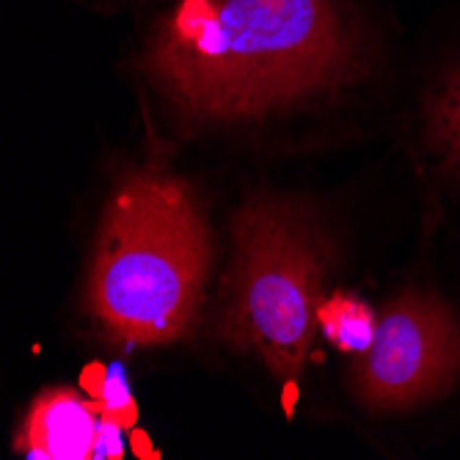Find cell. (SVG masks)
<instances>
[{
    "label": "cell",
    "instance_id": "cell-1",
    "mask_svg": "<svg viewBox=\"0 0 460 460\" xmlns=\"http://www.w3.org/2000/svg\"><path fill=\"white\" fill-rule=\"evenodd\" d=\"M141 67L190 119H245L331 91L359 72L336 0H179Z\"/></svg>",
    "mask_w": 460,
    "mask_h": 460
},
{
    "label": "cell",
    "instance_id": "cell-2",
    "mask_svg": "<svg viewBox=\"0 0 460 460\" xmlns=\"http://www.w3.org/2000/svg\"><path fill=\"white\" fill-rule=\"evenodd\" d=\"M213 243L182 179L133 174L108 202L85 306L119 345H168L202 306Z\"/></svg>",
    "mask_w": 460,
    "mask_h": 460
},
{
    "label": "cell",
    "instance_id": "cell-3",
    "mask_svg": "<svg viewBox=\"0 0 460 460\" xmlns=\"http://www.w3.org/2000/svg\"><path fill=\"white\" fill-rule=\"evenodd\" d=\"M231 231L218 331L231 347L259 353L276 378H298L320 328L328 243L304 213L265 199L245 204Z\"/></svg>",
    "mask_w": 460,
    "mask_h": 460
},
{
    "label": "cell",
    "instance_id": "cell-4",
    "mask_svg": "<svg viewBox=\"0 0 460 460\" xmlns=\"http://www.w3.org/2000/svg\"><path fill=\"white\" fill-rule=\"evenodd\" d=\"M460 375V322L427 293H405L378 317V331L356 367L367 408L400 411L436 397Z\"/></svg>",
    "mask_w": 460,
    "mask_h": 460
},
{
    "label": "cell",
    "instance_id": "cell-5",
    "mask_svg": "<svg viewBox=\"0 0 460 460\" xmlns=\"http://www.w3.org/2000/svg\"><path fill=\"white\" fill-rule=\"evenodd\" d=\"M97 400H83L75 388H50L39 394L25 413L14 450L25 458L88 460L99 430Z\"/></svg>",
    "mask_w": 460,
    "mask_h": 460
},
{
    "label": "cell",
    "instance_id": "cell-6",
    "mask_svg": "<svg viewBox=\"0 0 460 460\" xmlns=\"http://www.w3.org/2000/svg\"><path fill=\"white\" fill-rule=\"evenodd\" d=\"M425 135L444 171L460 179V67H455L427 97Z\"/></svg>",
    "mask_w": 460,
    "mask_h": 460
},
{
    "label": "cell",
    "instance_id": "cell-7",
    "mask_svg": "<svg viewBox=\"0 0 460 460\" xmlns=\"http://www.w3.org/2000/svg\"><path fill=\"white\" fill-rule=\"evenodd\" d=\"M317 322H320V331L339 350H353V353H364L372 345L378 331L375 311L356 295H345V293H334L328 301L325 298L320 301Z\"/></svg>",
    "mask_w": 460,
    "mask_h": 460
},
{
    "label": "cell",
    "instance_id": "cell-8",
    "mask_svg": "<svg viewBox=\"0 0 460 460\" xmlns=\"http://www.w3.org/2000/svg\"><path fill=\"white\" fill-rule=\"evenodd\" d=\"M130 386L124 381V370L119 364H113L108 370V381L102 386V391L97 394V405H99V416L116 422L119 427L130 430L138 419V408H135V400L133 394L127 391Z\"/></svg>",
    "mask_w": 460,
    "mask_h": 460
},
{
    "label": "cell",
    "instance_id": "cell-9",
    "mask_svg": "<svg viewBox=\"0 0 460 460\" xmlns=\"http://www.w3.org/2000/svg\"><path fill=\"white\" fill-rule=\"evenodd\" d=\"M122 430L116 422L110 419H99V430H97V441H94V455L97 460H119L124 455V444H122Z\"/></svg>",
    "mask_w": 460,
    "mask_h": 460
},
{
    "label": "cell",
    "instance_id": "cell-10",
    "mask_svg": "<svg viewBox=\"0 0 460 460\" xmlns=\"http://www.w3.org/2000/svg\"><path fill=\"white\" fill-rule=\"evenodd\" d=\"M105 381H108V370L102 364H97V361L88 364V367H83V372H80V388L85 394H91V397H97L102 391Z\"/></svg>",
    "mask_w": 460,
    "mask_h": 460
},
{
    "label": "cell",
    "instance_id": "cell-11",
    "mask_svg": "<svg viewBox=\"0 0 460 460\" xmlns=\"http://www.w3.org/2000/svg\"><path fill=\"white\" fill-rule=\"evenodd\" d=\"M130 450H133V455H138V458H154L152 441H149V436L141 433V430H133V433H130Z\"/></svg>",
    "mask_w": 460,
    "mask_h": 460
},
{
    "label": "cell",
    "instance_id": "cell-12",
    "mask_svg": "<svg viewBox=\"0 0 460 460\" xmlns=\"http://www.w3.org/2000/svg\"><path fill=\"white\" fill-rule=\"evenodd\" d=\"M295 400H298V386H295V378H290L287 386H284V411H287V413H293Z\"/></svg>",
    "mask_w": 460,
    "mask_h": 460
}]
</instances>
